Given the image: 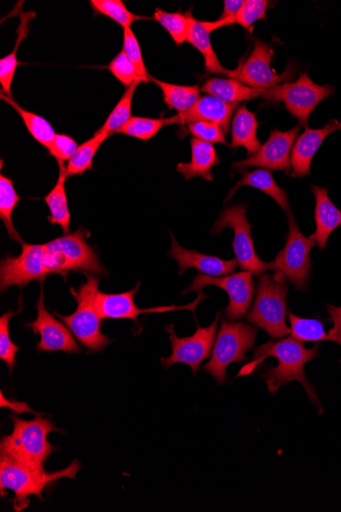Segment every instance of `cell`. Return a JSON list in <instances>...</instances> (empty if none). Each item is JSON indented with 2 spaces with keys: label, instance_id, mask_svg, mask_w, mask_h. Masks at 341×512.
<instances>
[{
  "label": "cell",
  "instance_id": "cell-1",
  "mask_svg": "<svg viewBox=\"0 0 341 512\" xmlns=\"http://www.w3.org/2000/svg\"><path fill=\"white\" fill-rule=\"evenodd\" d=\"M319 347L318 344L312 349H307L302 342L292 337L270 341L255 350L254 360L240 369L237 378L253 374L267 357H275L278 365L267 368L262 376L270 393L274 395L281 386L297 381L321 409L317 392L305 374V365L319 356Z\"/></svg>",
  "mask_w": 341,
  "mask_h": 512
},
{
  "label": "cell",
  "instance_id": "cell-2",
  "mask_svg": "<svg viewBox=\"0 0 341 512\" xmlns=\"http://www.w3.org/2000/svg\"><path fill=\"white\" fill-rule=\"evenodd\" d=\"M14 425L12 434L5 436L0 442V455L14 459L27 467L44 470V464L57 450L50 442L48 435L60 432L50 418L36 416L31 421L22 420L10 415Z\"/></svg>",
  "mask_w": 341,
  "mask_h": 512
},
{
  "label": "cell",
  "instance_id": "cell-3",
  "mask_svg": "<svg viewBox=\"0 0 341 512\" xmlns=\"http://www.w3.org/2000/svg\"><path fill=\"white\" fill-rule=\"evenodd\" d=\"M89 236V231L81 226L69 235L43 244V265L47 275H61L65 282L71 272L108 275V270L87 242Z\"/></svg>",
  "mask_w": 341,
  "mask_h": 512
},
{
  "label": "cell",
  "instance_id": "cell-4",
  "mask_svg": "<svg viewBox=\"0 0 341 512\" xmlns=\"http://www.w3.org/2000/svg\"><path fill=\"white\" fill-rule=\"evenodd\" d=\"M86 282L70 292L77 302V310L71 315L54 314L65 322L74 337L88 350V353L104 351L112 340L102 333L103 317L96 306L101 279L93 274H85Z\"/></svg>",
  "mask_w": 341,
  "mask_h": 512
},
{
  "label": "cell",
  "instance_id": "cell-5",
  "mask_svg": "<svg viewBox=\"0 0 341 512\" xmlns=\"http://www.w3.org/2000/svg\"><path fill=\"white\" fill-rule=\"evenodd\" d=\"M81 470L78 459L72 461L68 468L56 472L47 473L44 470H36L7 456L0 455V490L2 497L6 496V490L14 492L15 497L11 501L16 511H23L29 505V498L36 496L42 500L43 491L50 485L62 479H76Z\"/></svg>",
  "mask_w": 341,
  "mask_h": 512
},
{
  "label": "cell",
  "instance_id": "cell-6",
  "mask_svg": "<svg viewBox=\"0 0 341 512\" xmlns=\"http://www.w3.org/2000/svg\"><path fill=\"white\" fill-rule=\"evenodd\" d=\"M287 293V279L283 274H262L254 307L247 314L249 322L273 339H282L290 334L286 325Z\"/></svg>",
  "mask_w": 341,
  "mask_h": 512
},
{
  "label": "cell",
  "instance_id": "cell-7",
  "mask_svg": "<svg viewBox=\"0 0 341 512\" xmlns=\"http://www.w3.org/2000/svg\"><path fill=\"white\" fill-rule=\"evenodd\" d=\"M257 333L256 328L245 322L222 320L211 359L204 365L207 374L211 375L218 384H225L227 367L248 359L247 353L254 347Z\"/></svg>",
  "mask_w": 341,
  "mask_h": 512
},
{
  "label": "cell",
  "instance_id": "cell-8",
  "mask_svg": "<svg viewBox=\"0 0 341 512\" xmlns=\"http://www.w3.org/2000/svg\"><path fill=\"white\" fill-rule=\"evenodd\" d=\"M335 88L331 85H319L313 82L309 73H302L296 82H285L266 89L263 99L269 103H283L286 111L299 120V124L308 127L314 110L331 97Z\"/></svg>",
  "mask_w": 341,
  "mask_h": 512
},
{
  "label": "cell",
  "instance_id": "cell-9",
  "mask_svg": "<svg viewBox=\"0 0 341 512\" xmlns=\"http://www.w3.org/2000/svg\"><path fill=\"white\" fill-rule=\"evenodd\" d=\"M287 216L289 230L285 246L275 260L269 263V269L283 274L296 290L306 291L313 265L310 253L316 243L312 236L307 238L302 234L294 214Z\"/></svg>",
  "mask_w": 341,
  "mask_h": 512
},
{
  "label": "cell",
  "instance_id": "cell-10",
  "mask_svg": "<svg viewBox=\"0 0 341 512\" xmlns=\"http://www.w3.org/2000/svg\"><path fill=\"white\" fill-rule=\"evenodd\" d=\"M227 227L233 230L232 248L239 267L255 275L264 274L269 269V263L262 261L255 250L247 204L239 203L225 208L211 229V234L220 235Z\"/></svg>",
  "mask_w": 341,
  "mask_h": 512
},
{
  "label": "cell",
  "instance_id": "cell-11",
  "mask_svg": "<svg viewBox=\"0 0 341 512\" xmlns=\"http://www.w3.org/2000/svg\"><path fill=\"white\" fill-rule=\"evenodd\" d=\"M253 273L241 271L223 277H213L198 274L191 285L182 292L185 295L190 292L200 293L205 287L215 286L228 294L229 304L225 309L227 318L237 320L248 314L255 294Z\"/></svg>",
  "mask_w": 341,
  "mask_h": 512
},
{
  "label": "cell",
  "instance_id": "cell-12",
  "mask_svg": "<svg viewBox=\"0 0 341 512\" xmlns=\"http://www.w3.org/2000/svg\"><path fill=\"white\" fill-rule=\"evenodd\" d=\"M221 313L218 312L215 320L208 328L200 327L197 323V332L187 338H179L176 335L174 324H168L165 331L170 335L172 354L168 358H162V365L166 368L182 363L189 365L193 375H197L201 364L210 357L215 344Z\"/></svg>",
  "mask_w": 341,
  "mask_h": 512
},
{
  "label": "cell",
  "instance_id": "cell-13",
  "mask_svg": "<svg viewBox=\"0 0 341 512\" xmlns=\"http://www.w3.org/2000/svg\"><path fill=\"white\" fill-rule=\"evenodd\" d=\"M254 50L250 56L235 69V79L258 89H270L281 82H288L295 75V68L288 65L285 72L277 74L271 68L274 51L269 43L250 37Z\"/></svg>",
  "mask_w": 341,
  "mask_h": 512
},
{
  "label": "cell",
  "instance_id": "cell-14",
  "mask_svg": "<svg viewBox=\"0 0 341 512\" xmlns=\"http://www.w3.org/2000/svg\"><path fill=\"white\" fill-rule=\"evenodd\" d=\"M44 245L24 243L19 256L8 255L0 262V290L11 287L25 288L31 282L43 284L48 276L43 265Z\"/></svg>",
  "mask_w": 341,
  "mask_h": 512
},
{
  "label": "cell",
  "instance_id": "cell-15",
  "mask_svg": "<svg viewBox=\"0 0 341 512\" xmlns=\"http://www.w3.org/2000/svg\"><path fill=\"white\" fill-rule=\"evenodd\" d=\"M301 127L299 124L288 131L273 129L268 141L255 155L246 160L234 162L232 169L242 174L249 168L260 167L267 170L285 171L289 175L291 152Z\"/></svg>",
  "mask_w": 341,
  "mask_h": 512
},
{
  "label": "cell",
  "instance_id": "cell-16",
  "mask_svg": "<svg viewBox=\"0 0 341 512\" xmlns=\"http://www.w3.org/2000/svg\"><path fill=\"white\" fill-rule=\"evenodd\" d=\"M36 309L37 318L25 324V328L31 329L34 335L40 336L36 350L38 352L62 351L65 353L80 354L81 348L67 325L57 320L56 317L45 308L43 288H41L40 297L36 303Z\"/></svg>",
  "mask_w": 341,
  "mask_h": 512
},
{
  "label": "cell",
  "instance_id": "cell-17",
  "mask_svg": "<svg viewBox=\"0 0 341 512\" xmlns=\"http://www.w3.org/2000/svg\"><path fill=\"white\" fill-rule=\"evenodd\" d=\"M139 287L140 283H138L133 290L121 294H106L100 291L96 297V305L103 319H131L135 323H138V316L141 314L162 313L176 310H189L196 316L194 313H196L198 305L209 297L203 292H200L198 299L189 305L140 309L134 303V297L138 293Z\"/></svg>",
  "mask_w": 341,
  "mask_h": 512
},
{
  "label": "cell",
  "instance_id": "cell-18",
  "mask_svg": "<svg viewBox=\"0 0 341 512\" xmlns=\"http://www.w3.org/2000/svg\"><path fill=\"white\" fill-rule=\"evenodd\" d=\"M341 130V122L330 120L321 129L306 127L305 131L296 139L291 152V168L289 174L292 178H303L310 175L311 164L325 139L332 133Z\"/></svg>",
  "mask_w": 341,
  "mask_h": 512
},
{
  "label": "cell",
  "instance_id": "cell-19",
  "mask_svg": "<svg viewBox=\"0 0 341 512\" xmlns=\"http://www.w3.org/2000/svg\"><path fill=\"white\" fill-rule=\"evenodd\" d=\"M236 105L226 104L214 97H201L188 111L167 118L170 125H188L193 122L208 121L220 125L229 133L231 119L236 112Z\"/></svg>",
  "mask_w": 341,
  "mask_h": 512
},
{
  "label": "cell",
  "instance_id": "cell-20",
  "mask_svg": "<svg viewBox=\"0 0 341 512\" xmlns=\"http://www.w3.org/2000/svg\"><path fill=\"white\" fill-rule=\"evenodd\" d=\"M172 245L168 256L176 260L179 266V274L182 275L188 268L197 269L208 276L220 277L231 274L237 268L236 259L223 260L217 256L206 255L198 251L181 247L173 234Z\"/></svg>",
  "mask_w": 341,
  "mask_h": 512
},
{
  "label": "cell",
  "instance_id": "cell-21",
  "mask_svg": "<svg viewBox=\"0 0 341 512\" xmlns=\"http://www.w3.org/2000/svg\"><path fill=\"white\" fill-rule=\"evenodd\" d=\"M226 24L217 20L215 22H202L193 17L188 35V43L196 48L205 59V67L208 74L223 75L227 78H235V70L224 68L212 45L211 33L225 27Z\"/></svg>",
  "mask_w": 341,
  "mask_h": 512
},
{
  "label": "cell",
  "instance_id": "cell-22",
  "mask_svg": "<svg viewBox=\"0 0 341 512\" xmlns=\"http://www.w3.org/2000/svg\"><path fill=\"white\" fill-rule=\"evenodd\" d=\"M311 190L316 199V231L312 238L322 251L327 247L332 232L341 226V211L331 202L327 188L313 185Z\"/></svg>",
  "mask_w": 341,
  "mask_h": 512
},
{
  "label": "cell",
  "instance_id": "cell-23",
  "mask_svg": "<svg viewBox=\"0 0 341 512\" xmlns=\"http://www.w3.org/2000/svg\"><path fill=\"white\" fill-rule=\"evenodd\" d=\"M202 91L226 104L236 105L263 98L265 90L251 87L235 78H209Z\"/></svg>",
  "mask_w": 341,
  "mask_h": 512
},
{
  "label": "cell",
  "instance_id": "cell-24",
  "mask_svg": "<svg viewBox=\"0 0 341 512\" xmlns=\"http://www.w3.org/2000/svg\"><path fill=\"white\" fill-rule=\"evenodd\" d=\"M190 146L191 161L189 163H179L177 171L184 176L185 180L202 177L207 181H213L212 169L221 162L215 147L194 137L190 139Z\"/></svg>",
  "mask_w": 341,
  "mask_h": 512
},
{
  "label": "cell",
  "instance_id": "cell-25",
  "mask_svg": "<svg viewBox=\"0 0 341 512\" xmlns=\"http://www.w3.org/2000/svg\"><path fill=\"white\" fill-rule=\"evenodd\" d=\"M259 122L256 113L243 105L237 108L231 124L230 148H245L249 156L255 155L262 147L258 138Z\"/></svg>",
  "mask_w": 341,
  "mask_h": 512
},
{
  "label": "cell",
  "instance_id": "cell-26",
  "mask_svg": "<svg viewBox=\"0 0 341 512\" xmlns=\"http://www.w3.org/2000/svg\"><path fill=\"white\" fill-rule=\"evenodd\" d=\"M241 175V179L230 190L225 203L229 202L242 186H252V188L270 196L287 215L292 213L286 191L276 183L270 170L257 169L255 171L243 172Z\"/></svg>",
  "mask_w": 341,
  "mask_h": 512
},
{
  "label": "cell",
  "instance_id": "cell-27",
  "mask_svg": "<svg viewBox=\"0 0 341 512\" xmlns=\"http://www.w3.org/2000/svg\"><path fill=\"white\" fill-rule=\"evenodd\" d=\"M60 166V175L54 189L43 198V201L47 205L48 209H50V216L47 217V220L50 221L52 225H60L64 236L69 235L71 232L70 224H71V213L68 205V198L66 192V181H67V173H66V165Z\"/></svg>",
  "mask_w": 341,
  "mask_h": 512
},
{
  "label": "cell",
  "instance_id": "cell-28",
  "mask_svg": "<svg viewBox=\"0 0 341 512\" xmlns=\"http://www.w3.org/2000/svg\"><path fill=\"white\" fill-rule=\"evenodd\" d=\"M163 92L164 102L169 109L176 110L178 113L188 111L201 98L202 88L199 85H177L151 77Z\"/></svg>",
  "mask_w": 341,
  "mask_h": 512
},
{
  "label": "cell",
  "instance_id": "cell-29",
  "mask_svg": "<svg viewBox=\"0 0 341 512\" xmlns=\"http://www.w3.org/2000/svg\"><path fill=\"white\" fill-rule=\"evenodd\" d=\"M2 99L20 115L35 141L47 150L50 149L57 135L53 125L43 117L23 109L14 98L6 96L3 91Z\"/></svg>",
  "mask_w": 341,
  "mask_h": 512
},
{
  "label": "cell",
  "instance_id": "cell-30",
  "mask_svg": "<svg viewBox=\"0 0 341 512\" xmlns=\"http://www.w3.org/2000/svg\"><path fill=\"white\" fill-rule=\"evenodd\" d=\"M110 136L99 130L96 131L88 141L80 145L68 162L66 173L68 177L83 175L86 171L92 170L93 159L102 145Z\"/></svg>",
  "mask_w": 341,
  "mask_h": 512
},
{
  "label": "cell",
  "instance_id": "cell-31",
  "mask_svg": "<svg viewBox=\"0 0 341 512\" xmlns=\"http://www.w3.org/2000/svg\"><path fill=\"white\" fill-rule=\"evenodd\" d=\"M20 201L21 198L16 192L14 181L2 174L0 176V219L3 220L10 238L23 245L25 242L13 222V213Z\"/></svg>",
  "mask_w": 341,
  "mask_h": 512
},
{
  "label": "cell",
  "instance_id": "cell-32",
  "mask_svg": "<svg viewBox=\"0 0 341 512\" xmlns=\"http://www.w3.org/2000/svg\"><path fill=\"white\" fill-rule=\"evenodd\" d=\"M192 19L193 16L190 11L182 14L168 13L162 9H157L154 14V20L166 29L177 46L188 41Z\"/></svg>",
  "mask_w": 341,
  "mask_h": 512
},
{
  "label": "cell",
  "instance_id": "cell-33",
  "mask_svg": "<svg viewBox=\"0 0 341 512\" xmlns=\"http://www.w3.org/2000/svg\"><path fill=\"white\" fill-rule=\"evenodd\" d=\"M288 318L291 325L290 334L292 338L302 343L329 341L321 320L303 318L292 313L288 314Z\"/></svg>",
  "mask_w": 341,
  "mask_h": 512
},
{
  "label": "cell",
  "instance_id": "cell-34",
  "mask_svg": "<svg viewBox=\"0 0 341 512\" xmlns=\"http://www.w3.org/2000/svg\"><path fill=\"white\" fill-rule=\"evenodd\" d=\"M165 126H168L167 118L131 117L116 134L138 138L142 142H149Z\"/></svg>",
  "mask_w": 341,
  "mask_h": 512
},
{
  "label": "cell",
  "instance_id": "cell-35",
  "mask_svg": "<svg viewBox=\"0 0 341 512\" xmlns=\"http://www.w3.org/2000/svg\"><path fill=\"white\" fill-rule=\"evenodd\" d=\"M90 6L95 14L104 15L125 28H131L136 21L146 18L130 12L122 0H90Z\"/></svg>",
  "mask_w": 341,
  "mask_h": 512
},
{
  "label": "cell",
  "instance_id": "cell-36",
  "mask_svg": "<svg viewBox=\"0 0 341 512\" xmlns=\"http://www.w3.org/2000/svg\"><path fill=\"white\" fill-rule=\"evenodd\" d=\"M142 82L136 80L131 86H129L122 98L120 99L117 106L109 115L107 121L100 129L107 133L109 136L116 134V132L132 117V102L135 90Z\"/></svg>",
  "mask_w": 341,
  "mask_h": 512
},
{
  "label": "cell",
  "instance_id": "cell-37",
  "mask_svg": "<svg viewBox=\"0 0 341 512\" xmlns=\"http://www.w3.org/2000/svg\"><path fill=\"white\" fill-rule=\"evenodd\" d=\"M28 20L22 18L21 26L18 31V39L16 42L15 50L9 56L0 60V83H2L3 92L6 96L13 98L12 96V85L13 80L19 65L17 52L20 43L26 38L28 32Z\"/></svg>",
  "mask_w": 341,
  "mask_h": 512
},
{
  "label": "cell",
  "instance_id": "cell-38",
  "mask_svg": "<svg viewBox=\"0 0 341 512\" xmlns=\"http://www.w3.org/2000/svg\"><path fill=\"white\" fill-rule=\"evenodd\" d=\"M23 310L22 298L19 303L18 311H9L0 317V359L6 362L10 372L16 365V356L20 348L12 342L10 337L11 318Z\"/></svg>",
  "mask_w": 341,
  "mask_h": 512
},
{
  "label": "cell",
  "instance_id": "cell-39",
  "mask_svg": "<svg viewBox=\"0 0 341 512\" xmlns=\"http://www.w3.org/2000/svg\"><path fill=\"white\" fill-rule=\"evenodd\" d=\"M129 61L134 66L138 79L142 83H149L151 81V75L146 69V66L143 61V57L141 54V49L139 42L133 33L131 28L124 29V39H123V50H122Z\"/></svg>",
  "mask_w": 341,
  "mask_h": 512
},
{
  "label": "cell",
  "instance_id": "cell-40",
  "mask_svg": "<svg viewBox=\"0 0 341 512\" xmlns=\"http://www.w3.org/2000/svg\"><path fill=\"white\" fill-rule=\"evenodd\" d=\"M187 126L185 133L191 134L194 138L200 139V141L209 144H220L226 147H230L226 139V133L223 128L214 123L208 121H199L190 123Z\"/></svg>",
  "mask_w": 341,
  "mask_h": 512
},
{
  "label": "cell",
  "instance_id": "cell-41",
  "mask_svg": "<svg viewBox=\"0 0 341 512\" xmlns=\"http://www.w3.org/2000/svg\"><path fill=\"white\" fill-rule=\"evenodd\" d=\"M270 6L267 0H246L234 19V24L252 31L254 24L259 20H266V13Z\"/></svg>",
  "mask_w": 341,
  "mask_h": 512
},
{
  "label": "cell",
  "instance_id": "cell-42",
  "mask_svg": "<svg viewBox=\"0 0 341 512\" xmlns=\"http://www.w3.org/2000/svg\"><path fill=\"white\" fill-rule=\"evenodd\" d=\"M108 69L127 88L139 80L134 66L123 51L113 59Z\"/></svg>",
  "mask_w": 341,
  "mask_h": 512
},
{
  "label": "cell",
  "instance_id": "cell-43",
  "mask_svg": "<svg viewBox=\"0 0 341 512\" xmlns=\"http://www.w3.org/2000/svg\"><path fill=\"white\" fill-rule=\"evenodd\" d=\"M78 145L74 138L67 134H58L55 137V141L48 152L53 156L59 163V165H65L69 162L73 155L76 153Z\"/></svg>",
  "mask_w": 341,
  "mask_h": 512
},
{
  "label": "cell",
  "instance_id": "cell-44",
  "mask_svg": "<svg viewBox=\"0 0 341 512\" xmlns=\"http://www.w3.org/2000/svg\"><path fill=\"white\" fill-rule=\"evenodd\" d=\"M327 309L330 315V320L333 322V328L328 334L329 341L335 342L341 346V307L328 305Z\"/></svg>",
  "mask_w": 341,
  "mask_h": 512
},
{
  "label": "cell",
  "instance_id": "cell-45",
  "mask_svg": "<svg viewBox=\"0 0 341 512\" xmlns=\"http://www.w3.org/2000/svg\"><path fill=\"white\" fill-rule=\"evenodd\" d=\"M245 2L243 0H225L224 10L219 20L224 21L226 26L233 25L235 17L245 5Z\"/></svg>",
  "mask_w": 341,
  "mask_h": 512
}]
</instances>
